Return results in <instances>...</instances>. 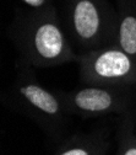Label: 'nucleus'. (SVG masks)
Wrapping results in <instances>:
<instances>
[{"instance_id": "nucleus-1", "label": "nucleus", "mask_w": 136, "mask_h": 155, "mask_svg": "<svg viewBox=\"0 0 136 155\" xmlns=\"http://www.w3.org/2000/svg\"><path fill=\"white\" fill-rule=\"evenodd\" d=\"M93 69L102 78H122L131 69V62L126 53L119 51H107L94 61Z\"/></svg>"}, {"instance_id": "nucleus-2", "label": "nucleus", "mask_w": 136, "mask_h": 155, "mask_svg": "<svg viewBox=\"0 0 136 155\" xmlns=\"http://www.w3.org/2000/svg\"><path fill=\"white\" fill-rule=\"evenodd\" d=\"M34 46L43 58L54 59L64 48L63 35L54 24H43L36 31Z\"/></svg>"}, {"instance_id": "nucleus-3", "label": "nucleus", "mask_w": 136, "mask_h": 155, "mask_svg": "<svg viewBox=\"0 0 136 155\" xmlns=\"http://www.w3.org/2000/svg\"><path fill=\"white\" fill-rule=\"evenodd\" d=\"M74 25L77 35L84 40H90L98 32L100 15L91 0H81L76 4L74 10Z\"/></svg>"}, {"instance_id": "nucleus-4", "label": "nucleus", "mask_w": 136, "mask_h": 155, "mask_svg": "<svg viewBox=\"0 0 136 155\" xmlns=\"http://www.w3.org/2000/svg\"><path fill=\"white\" fill-rule=\"evenodd\" d=\"M75 102L86 111H103L112 105L110 95L100 89H85L76 95Z\"/></svg>"}, {"instance_id": "nucleus-5", "label": "nucleus", "mask_w": 136, "mask_h": 155, "mask_svg": "<svg viewBox=\"0 0 136 155\" xmlns=\"http://www.w3.org/2000/svg\"><path fill=\"white\" fill-rule=\"evenodd\" d=\"M21 92L32 105H34L36 107L41 108L47 113H50V114L56 113L58 108H59L56 100L53 96L37 85L24 86L21 87Z\"/></svg>"}, {"instance_id": "nucleus-6", "label": "nucleus", "mask_w": 136, "mask_h": 155, "mask_svg": "<svg viewBox=\"0 0 136 155\" xmlns=\"http://www.w3.org/2000/svg\"><path fill=\"white\" fill-rule=\"evenodd\" d=\"M120 45L125 53L136 54V17L126 16L122 21Z\"/></svg>"}, {"instance_id": "nucleus-7", "label": "nucleus", "mask_w": 136, "mask_h": 155, "mask_svg": "<svg viewBox=\"0 0 136 155\" xmlns=\"http://www.w3.org/2000/svg\"><path fill=\"white\" fill-rule=\"evenodd\" d=\"M62 155H88V153L85 151V150H82V149H72V150L65 151Z\"/></svg>"}, {"instance_id": "nucleus-8", "label": "nucleus", "mask_w": 136, "mask_h": 155, "mask_svg": "<svg viewBox=\"0 0 136 155\" xmlns=\"http://www.w3.org/2000/svg\"><path fill=\"white\" fill-rule=\"evenodd\" d=\"M24 2H25L26 4H28V5H31V6H36V8H38V6L43 5L46 0H24Z\"/></svg>"}, {"instance_id": "nucleus-9", "label": "nucleus", "mask_w": 136, "mask_h": 155, "mask_svg": "<svg viewBox=\"0 0 136 155\" xmlns=\"http://www.w3.org/2000/svg\"><path fill=\"white\" fill-rule=\"evenodd\" d=\"M125 155H136V149L134 148V149H129L126 153H125Z\"/></svg>"}]
</instances>
